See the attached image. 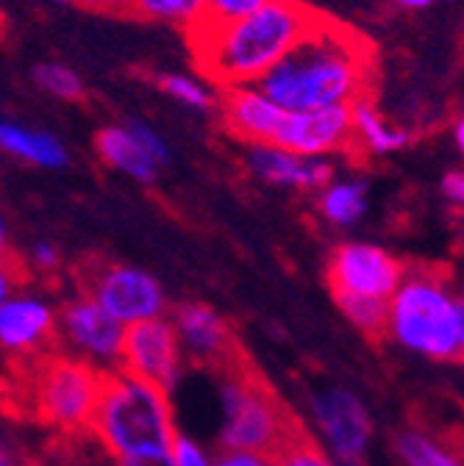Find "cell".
Returning <instances> with one entry per match:
<instances>
[{"instance_id":"74e56055","label":"cell","mask_w":464,"mask_h":466,"mask_svg":"<svg viewBox=\"0 0 464 466\" xmlns=\"http://www.w3.org/2000/svg\"><path fill=\"white\" fill-rule=\"evenodd\" d=\"M397 6L409 9V12H423V9L434 6V0H397Z\"/></svg>"},{"instance_id":"d6986e66","label":"cell","mask_w":464,"mask_h":466,"mask_svg":"<svg viewBox=\"0 0 464 466\" xmlns=\"http://www.w3.org/2000/svg\"><path fill=\"white\" fill-rule=\"evenodd\" d=\"M351 123H354V145L370 156H392L409 145V131L389 123L384 111L367 97L351 106Z\"/></svg>"},{"instance_id":"5b68a950","label":"cell","mask_w":464,"mask_h":466,"mask_svg":"<svg viewBox=\"0 0 464 466\" xmlns=\"http://www.w3.org/2000/svg\"><path fill=\"white\" fill-rule=\"evenodd\" d=\"M217 378L222 450H245L273 458L306 431L248 359L217 372Z\"/></svg>"},{"instance_id":"603a6c76","label":"cell","mask_w":464,"mask_h":466,"mask_svg":"<svg viewBox=\"0 0 464 466\" xmlns=\"http://www.w3.org/2000/svg\"><path fill=\"white\" fill-rule=\"evenodd\" d=\"M159 89L170 100H176L184 108H192V111H201V114L220 106L217 86L203 76L198 78V76H187V73H164V76H159Z\"/></svg>"},{"instance_id":"8d00e7d4","label":"cell","mask_w":464,"mask_h":466,"mask_svg":"<svg viewBox=\"0 0 464 466\" xmlns=\"http://www.w3.org/2000/svg\"><path fill=\"white\" fill-rule=\"evenodd\" d=\"M453 145H456V150L464 156V116H459L456 126H453Z\"/></svg>"},{"instance_id":"d4e9b609","label":"cell","mask_w":464,"mask_h":466,"mask_svg":"<svg viewBox=\"0 0 464 466\" xmlns=\"http://www.w3.org/2000/svg\"><path fill=\"white\" fill-rule=\"evenodd\" d=\"M342 317L365 336H384L387 333V303L367 300V298H336L334 300Z\"/></svg>"},{"instance_id":"f35d334b","label":"cell","mask_w":464,"mask_h":466,"mask_svg":"<svg viewBox=\"0 0 464 466\" xmlns=\"http://www.w3.org/2000/svg\"><path fill=\"white\" fill-rule=\"evenodd\" d=\"M459 359H464V295H461V341H459Z\"/></svg>"},{"instance_id":"9a60e30c","label":"cell","mask_w":464,"mask_h":466,"mask_svg":"<svg viewBox=\"0 0 464 466\" xmlns=\"http://www.w3.org/2000/svg\"><path fill=\"white\" fill-rule=\"evenodd\" d=\"M222 126L245 145H275L286 108L273 103L259 86H234L220 95Z\"/></svg>"},{"instance_id":"ffe728a7","label":"cell","mask_w":464,"mask_h":466,"mask_svg":"<svg viewBox=\"0 0 464 466\" xmlns=\"http://www.w3.org/2000/svg\"><path fill=\"white\" fill-rule=\"evenodd\" d=\"M317 211L334 228H356L370 211V184L365 178H331L317 192Z\"/></svg>"},{"instance_id":"7a4b0ae2","label":"cell","mask_w":464,"mask_h":466,"mask_svg":"<svg viewBox=\"0 0 464 466\" xmlns=\"http://www.w3.org/2000/svg\"><path fill=\"white\" fill-rule=\"evenodd\" d=\"M370 76L367 42L356 31L320 17L304 42L256 86L286 111H320L367 97Z\"/></svg>"},{"instance_id":"836d02e7","label":"cell","mask_w":464,"mask_h":466,"mask_svg":"<svg viewBox=\"0 0 464 466\" xmlns=\"http://www.w3.org/2000/svg\"><path fill=\"white\" fill-rule=\"evenodd\" d=\"M118 466H170L167 455H150V458H126L118 461Z\"/></svg>"},{"instance_id":"30bf717a","label":"cell","mask_w":464,"mask_h":466,"mask_svg":"<svg viewBox=\"0 0 464 466\" xmlns=\"http://www.w3.org/2000/svg\"><path fill=\"white\" fill-rule=\"evenodd\" d=\"M312 425L320 447L334 461L365 458L373 441V417L367 405L342 386H328L312 397Z\"/></svg>"},{"instance_id":"9c48e42d","label":"cell","mask_w":464,"mask_h":466,"mask_svg":"<svg viewBox=\"0 0 464 466\" xmlns=\"http://www.w3.org/2000/svg\"><path fill=\"white\" fill-rule=\"evenodd\" d=\"M406 275V267L384 248L370 242H345L328 256L325 278L336 298L384 300L395 295Z\"/></svg>"},{"instance_id":"5bb4252c","label":"cell","mask_w":464,"mask_h":466,"mask_svg":"<svg viewBox=\"0 0 464 466\" xmlns=\"http://www.w3.org/2000/svg\"><path fill=\"white\" fill-rule=\"evenodd\" d=\"M242 158L253 178L278 189L320 192L334 178L331 158L301 156L278 145H248Z\"/></svg>"},{"instance_id":"1f68e13d","label":"cell","mask_w":464,"mask_h":466,"mask_svg":"<svg viewBox=\"0 0 464 466\" xmlns=\"http://www.w3.org/2000/svg\"><path fill=\"white\" fill-rule=\"evenodd\" d=\"M67 4H76L92 12H106V15H129V0H67Z\"/></svg>"},{"instance_id":"f1b7e54d","label":"cell","mask_w":464,"mask_h":466,"mask_svg":"<svg viewBox=\"0 0 464 466\" xmlns=\"http://www.w3.org/2000/svg\"><path fill=\"white\" fill-rule=\"evenodd\" d=\"M267 0H206V23H231L240 20L256 9H262Z\"/></svg>"},{"instance_id":"4316f807","label":"cell","mask_w":464,"mask_h":466,"mask_svg":"<svg viewBox=\"0 0 464 466\" xmlns=\"http://www.w3.org/2000/svg\"><path fill=\"white\" fill-rule=\"evenodd\" d=\"M167 458H170V466H211V455L203 450V444L181 431L172 439Z\"/></svg>"},{"instance_id":"60d3db41","label":"cell","mask_w":464,"mask_h":466,"mask_svg":"<svg viewBox=\"0 0 464 466\" xmlns=\"http://www.w3.org/2000/svg\"><path fill=\"white\" fill-rule=\"evenodd\" d=\"M0 466H12V461H9V455H6L4 447H0Z\"/></svg>"},{"instance_id":"4dcf8cb0","label":"cell","mask_w":464,"mask_h":466,"mask_svg":"<svg viewBox=\"0 0 464 466\" xmlns=\"http://www.w3.org/2000/svg\"><path fill=\"white\" fill-rule=\"evenodd\" d=\"M442 195L450 206L464 208V169H450L442 178Z\"/></svg>"},{"instance_id":"8992f818","label":"cell","mask_w":464,"mask_h":466,"mask_svg":"<svg viewBox=\"0 0 464 466\" xmlns=\"http://www.w3.org/2000/svg\"><path fill=\"white\" fill-rule=\"evenodd\" d=\"M106 375L73 356H42L28 367V391L34 417L62 433H84L92 425Z\"/></svg>"},{"instance_id":"8fae6325","label":"cell","mask_w":464,"mask_h":466,"mask_svg":"<svg viewBox=\"0 0 464 466\" xmlns=\"http://www.w3.org/2000/svg\"><path fill=\"white\" fill-rule=\"evenodd\" d=\"M181 367H184V353L172 319L156 317L126 328L123 356H120L123 372L170 391L179 383Z\"/></svg>"},{"instance_id":"277c9868","label":"cell","mask_w":464,"mask_h":466,"mask_svg":"<svg viewBox=\"0 0 464 466\" xmlns=\"http://www.w3.org/2000/svg\"><path fill=\"white\" fill-rule=\"evenodd\" d=\"M387 336L431 361L459 359L461 295L439 269H406L387 303Z\"/></svg>"},{"instance_id":"e0dca14e","label":"cell","mask_w":464,"mask_h":466,"mask_svg":"<svg viewBox=\"0 0 464 466\" xmlns=\"http://www.w3.org/2000/svg\"><path fill=\"white\" fill-rule=\"evenodd\" d=\"M0 153L39 169H62L70 161L59 137L17 120H0Z\"/></svg>"},{"instance_id":"ab89813d","label":"cell","mask_w":464,"mask_h":466,"mask_svg":"<svg viewBox=\"0 0 464 466\" xmlns=\"http://www.w3.org/2000/svg\"><path fill=\"white\" fill-rule=\"evenodd\" d=\"M336 466H367L365 458H351V461H334Z\"/></svg>"},{"instance_id":"7c38bea8","label":"cell","mask_w":464,"mask_h":466,"mask_svg":"<svg viewBox=\"0 0 464 466\" xmlns=\"http://www.w3.org/2000/svg\"><path fill=\"white\" fill-rule=\"evenodd\" d=\"M172 325H176L179 333L184 361H192L195 367H203L217 375L248 359L231 322L206 303L179 306Z\"/></svg>"},{"instance_id":"b9f144b4","label":"cell","mask_w":464,"mask_h":466,"mask_svg":"<svg viewBox=\"0 0 464 466\" xmlns=\"http://www.w3.org/2000/svg\"><path fill=\"white\" fill-rule=\"evenodd\" d=\"M0 28H4V17H0Z\"/></svg>"},{"instance_id":"83f0119b","label":"cell","mask_w":464,"mask_h":466,"mask_svg":"<svg viewBox=\"0 0 464 466\" xmlns=\"http://www.w3.org/2000/svg\"><path fill=\"white\" fill-rule=\"evenodd\" d=\"M126 126H129V131L134 134V139L142 145V150H145L159 167H164V164L170 161V145H167V139H164L150 123H145V120H126Z\"/></svg>"},{"instance_id":"2e32d148","label":"cell","mask_w":464,"mask_h":466,"mask_svg":"<svg viewBox=\"0 0 464 466\" xmlns=\"http://www.w3.org/2000/svg\"><path fill=\"white\" fill-rule=\"evenodd\" d=\"M56 336V311L36 298H9L0 306V347L12 356H39Z\"/></svg>"},{"instance_id":"ac0fdd59","label":"cell","mask_w":464,"mask_h":466,"mask_svg":"<svg viewBox=\"0 0 464 466\" xmlns=\"http://www.w3.org/2000/svg\"><path fill=\"white\" fill-rule=\"evenodd\" d=\"M95 150L100 156V161L111 169H118L129 178L139 181V184H153L159 175V164L142 150V145L134 139V134L129 131L126 123H114V126H103L95 137Z\"/></svg>"},{"instance_id":"d6a6232c","label":"cell","mask_w":464,"mask_h":466,"mask_svg":"<svg viewBox=\"0 0 464 466\" xmlns=\"http://www.w3.org/2000/svg\"><path fill=\"white\" fill-rule=\"evenodd\" d=\"M31 258H34V267L53 269L56 264H59V250H56V245H50V242H36Z\"/></svg>"},{"instance_id":"44dd1931","label":"cell","mask_w":464,"mask_h":466,"mask_svg":"<svg viewBox=\"0 0 464 466\" xmlns=\"http://www.w3.org/2000/svg\"><path fill=\"white\" fill-rule=\"evenodd\" d=\"M392 447L400 466H464V450L426 428H403Z\"/></svg>"},{"instance_id":"52a82bcc","label":"cell","mask_w":464,"mask_h":466,"mask_svg":"<svg viewBox=\"0 0 464 466\" xmlns=\"http://www.w3.org/2000/svg\"><path fill=\"white\" fill-rule=\"evenodd\" d=\"M81 295L92 298L106 314H111L123 328L164 317L167 298L161 283L131 264H87L81 269Z\"/></svg>"},{"instance_id":"7402d4cb","label":"cell","mask_w":464,"mask_h":466,"mask_svg":"<svg viewBox=\"0 0 464 466\" xmlns=\"http://www.w3.org/2000/svg\"><path fill=\"white\" fill-rule=\"evenodd\" d=\"M129 15L190 34L206 20V0H129Z\"/></svg>"},{"instance_id":"cb8c5ba5","label":"cell","mask_w":464,"mask_h":466,"mask_svg":"<svg viewBox=\"0 0 464 466\" xmlns=\"http://www.w3.org/2000/svg\"><path fill=\"white\" fill-rule=\"evenodd\" d=\"M31 78H34L36 89H42L45 95H50L56 100H67L70 103V100H81L87 95V86H84L81 76L73 67L62 65V62L36 65Z\"/></svg>"},{"instance_id":"3957f363","label":"cell","mask_w":464,"mask_h":466,"mask_svg":"<svg viewBox=\"0 0 464 466\" xmlns=\"http://www.w3.org/2000/svg\"><path fill=\"white\" fill-rule=\"evenodd\" d=\"M89 431L118 461L167 455L179 436L170 391L123 370L106 375Z\"/></svg>"},{"instance_id":"484cf974","label":"cell","mask_w":464,"mask_h":466,"mask_svg":"<svg viewBox=\"0 0 464 466\" xmlns=\"http://www.w3.org/2000/svg\"><path fill=\"white\" fill-rule=\"evenodd\" d=\"M270 461H273V466H336L334 458L312 439L309 431L298 433L284 450H278Z\"/></svg>"},{"instance_id":"f546056e","label":"cell","mask_w":464,"mask_h":466,"mask_svg":"<svg viewBox=\"0 0 464 466\" xmlns=\"http://www.w3.org/2000/svg\"><path fill=\"white\" fill-rule=\"evenodd\" d=\"M211 466H273V461L267 455H259V452L222 450L220 455L211 458Z\"/></svg>"},{"instance_id":"4fadbf2b","label":"cell","mask_w":464,"mask_h":466,"mask_svg":"<svg viewBox=\"0 0 464 466\" xmlns=\"http://www.w3.org/2000/svg\"><path fill=\"white\" fill-rule=\"evenodd\" d=\"M275 145L301 156H320V158L354 147L351 106L320 108V111H286V120Z\"/></svg>"},{"instance_id":"6da1fadb","label":"cell","mask_w":464,"mask_h":466,"mask_svg":"<svg viewBox=\"0 0 464 466\" xmlns=\"http://www.w3.org/2000/svg\"><path fill=\"white\" fill-rule=\"evenodd\" d=\"M320 15L304 0L267 4L231 23H201L187 34L195 62L217 89L256 86L284 56L317 25Z\"/></svg>"},{"instance_id":"d590c367","label":"cell","mask_w":464,"mask_h":466,"mask_svg":"<svg viewBox=\"0 0 464 466\" xmlns=\"http://www.w3.org/2000/svg\"><path fill=\"white\" fill-rule=\"evenodd\" d=\"M9 261V237H6V222L0 217V267H6Z\"/></svg>"},{"instance_id":"ba28073f","label":"cell","mask_w":464,"mask_h":466,"mask_svg":"<svg viewBox=\"0 0 464 466\" xmlns=\"http://www.w3.org/2000/svg\"><path fill=\"white\" fill-rule=\"evenodd\" d=\"M56 336L65 341L73 359L100 370L103 375L120 370L126 328L92 298L76 295L62 306L56 314Z\"/></svg>"},{"instance_id":"e575fe53","label":"cell","mask_w":464,"mask_h":466,"mask_svg":"<svg viewBox=\"0 0 464 466\" xmlns=\"http://www.w3.org/2000/svg\"><path fill=\"white\" fill-rule=\"evenodd\" d=\"M12 298V272L9 267H0V306Z\"/></svg>"}]
</instances>
